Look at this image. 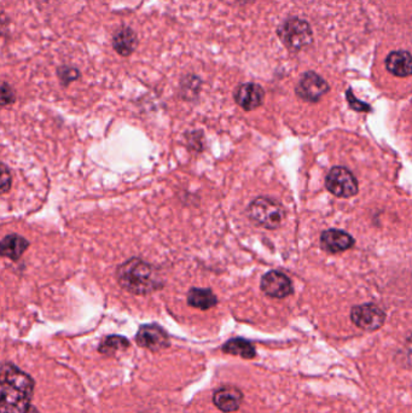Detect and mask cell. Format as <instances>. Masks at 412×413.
Here are the masks:
<instances>
[{
  "instance_id": "cell-5",
  "label": "cell",
  "mask_w": 412,
  "mask_h": 413,
  "mask_svg": "<svg viewBox=\"0 0 412 413\" xmlns=\"http://www.w3.org/2000/svg\"><path fill=\"white\" fill-rule=\"evenodd\" d=\"M326 189L336 197H353L358 194V182L344 167H334L326 177Z\"/></svg>"
},
{
  "instance_id": "cell-6",
  "label": "cell",
  "mask_w": 412,
  "mask_h": 413,
  "mask_svg": "<svg viewBox=\"0 0 412 413\" xmlns=\"http://www.w3.org/2000/svg\"><path fill=\"white\" fill-rule=\"evenodd\" d=\"M351 319L358 327H360L363 330L374 332L383 325L386 314L376 304H360L353 307Z\"/></svg>"
},
{
  "instance_id": "cell-7",
  "label": "cell",
  "mask_w": 412,
  "mask_h": 413,
  "mask_svg": "<svg viewBox=\"0 0 412 413\" xmlns=\"http://www.w3.org/2000/svg\"><path fill=\"white\" fill-rule=\"evenodd\" d=\"M295 91L303 100H308V102H317V100H321L326 92L329 91V85L318 74L308 72L301 77Z\"/></svg>"
},
{
  "instance_id": "cell-2",
  "label": "cell",
  "mask_w": 412,
  "mask_h": 413,
  "mask_svg": "<svg viewBox=\"0 0 412 413\" xmlns=\"http://www.w3.org/2000/svg\"><path fill=\"white\" fill-rule=\"evenodd\" d=\"M116 279L125 290L137 295L150 294L160 290L164 286V282L156 273L155 268L150 263L137 258H133L119 266L116 270Z\"/></svg>"
},
{
  "instance_id": "cell-15",
  "label": "cell",
  "mask_w": 412,
  "mask_h": 413,
  "mask_svg": "<svg viewBox=\"0 0 412 413\" xmlns=\"http://www.w3.org/2000/svg\"><path fill=\"white\" fill-rule=\"evenodd\" d=\"M29 242L24 237L13 233L8 235L3 238L0 251L4 258H9L11 260H19L23 253L28 249Z\"/></svg>"
},
{
  "instance_id": "cell-1",
  "label": "cell",
  "mask_w": 412,
  "mask_h": 413,
  "mask_svg": "<svg viewBox=\"0 0 412 413\" xmlns=\"http://www.w3.org/2000/svg\"><path fill=\"white\" fill-rule=\"evenodd\" d=\"M0 413H28L34 382L13 364H4L0 381Z\"/></svg>"
},
{
  "instance_id": "cell-21",
  "label": "cell",
  "mask_w": 412,
  "mask_h": 413,
  "mask_svg": "<svg viewBox=\"0 0 412 413\" xmlns=\"http://www.w3.org/2000/svg\"><path fill=\"white\" fill-rule=\"evenodd\" d=\"M1 194H6L11 187V174H10L8 167L3 164L1 166Z\"/></svg>"
},
{
  "instance_id": "cell-14",
  "label": "cell",
  "mask_w": 412,
  "mask_h": 413,
  "mask_svg": "<svg viewBox=\"0 0 412 413\" xmlns=\"http://www.w3.org/2000/svg\"><path fill=\"white\" fill-rule=\"evenodd\" d=\"M386 67L395 77H410L412 74V56L406 51H394L386 59Z\"/></svg>"
},
{
  "instance_id": "cell-9",
  "label": "cell",
  "mask_w": 412,
  "mask_h": 413,
  "mask_svg": "<svg viewBox=\"0 0 412 413\" xmlns=\"http://www.w3.org/2000/svg\"><path fill=\"white\" fill-rule=\"evenodd\" d=\"M137 343L147 350H160L170 345V337L162 327L156 324H149L139 329Z\"/></svg>"
},
{
  "instance_id": "cell-10",
  "label": "cell",
  "mask_w": 412,
  "mask_h": 413,
  "mask_svg": "<svg viewBox=\"0 0 412 413\" xmlns=\"http://www.w3.org/2000/svg\"><path fill=\"white\" fill-rule=\"evenodd\" d=\"M264 98H265L264 88L254 82L242 84L235 91L236 103L247 111L259 108L264 103Z\"/></svg>"
},
{
  "instance_id": "cell-19",
  "label": "cell",
  "mask_w": 412,
  "mask_h": 413,
  "mask_svg": "<svg viewBox=\"0 0 412 413\" xmlns=\"http://www.w3.org/2000/svg\"><path fill=\"white\" fill-rule=\"evenodd\" d=\"M57 75L60 77L61 82L67 86L70 82L75 81L77 79L80 77V72L78 69L73 68V67H67L63 65L61 68L57 69Z\"/></svg>"
},
{
  "instance_id": "cell-20",
  "label": "cell",
  "mask_w": 412,
  "mask_h": 413,
  "mask_svg": "<svg viewBox=\"0 0 412 413\" xmlns=\"http://www.w3.org/2000/svg\"><path fill=\"white\" fill-rule=\"evenodd\" d=\"M15 98L16 97H15L14 90L6 82H3V85H1V104L3 107L14 103Z\"/></svg>"
},
{
  "instance_id": "cell-11",
  "label": "cell",
  "mask_w": 412,
  "mask_h": 413,
  "mask_svg": "<svg viewBox=\"0 0 412 413\" xmlns=\"http://www.w3.org/2000/svg\"><path fill=\"white\" fill-rule=\"evenodd\" d=\"M321 243L323 249L331 254H336V253H342L351 249L354 244V240L351 235H348L347 232L341 231V230H328L322 233Z\"/></svg>"
},
{
  "instance_id": "cell-8",
  "label": "cell",
  "mask_w": 412,
  "mask_h": 413,
  "mask_svg": "<svg viewBox=\"0 0 412 413\" xmlns=\"http://www.w3.org/2000/svg\"><path fill=\"white\" fill-rule=\"evenodd\" d=\"M261 290L266 295L275 299H284L293 294L292 282L284 273L280 271H270L261 278Z\"/></svg>"
},
{
  "instance_id": "cell-12",
  "label": "cell",
  "mask_w": 412,
  "mask_h": 413,
  "mask_svg": "<svg viewBox=\"0 0 412 413\" xmlns=\"http://www.w3.org/2000/svg\"><path fill=\"white\" fill-rule=\"evenodd\" d=\"M243 394L235 387H221L214 393L213 401L223 412H235L241 407Z\"/></svg>"
},
{
  "instance_id": "cell-13",
  "label": "cell",
  "mask_w": 412,
  "mask_h": 413,
  "mask_svg": "<svg viewBox=\"0 0 412 413\" xmlns=\"http://www.w3.org/2000/svg\"><path fill=\"white\" fill-rule=\"evenodd\" d=\"M138 38L132 28L122 27L115 32L113 47L120 56L129 57L137 49Z\"/></svg>"
},
{
  "instance_id": "cell-17",
  "label": "cell",
  "mask_w": 412,
  "mask_h": 413,
  "mask_svg": "<svg viewBox=\"0 0 412 413\" xmlns=\"http://www.w3.org/2000/svg\"><path fill=\"white\" fill-rule=\"evenodd\" d=\"M223 350L228 354L239 355L244 359L255 357V348L249 341L244 338H232L223 345Z\"/></svg>"
},
{
  "instance_id": "cell-3",
  "label": "cell",
  "mask_w": 412,
  "mask_h": 413,
  "mask_svg": "<svg viewBox=\"0 0 412 413\" xmlns=\"http://www.w3.org/2000/svg\"><path fill=\"white\" fill-rule=\"evenodd\" d=\"M248 215L259 226L274 230L283 223L285 212L278 201L262 196L255 198L249 205Z\"/></svg>"
},
{
  "instance_id": "cell-4",
  "label": "cell",
  "mask_w": 412,
  "mask_h": 413,
  "mask_svg": "<svg viewBox=\"0 0 412 413\" xmlns=\"http://www.w3.org/2000/svg\"><path fill=\"white\" fill-rule=\"evenodd\" d=\"M278 36L292 50H300L312 40L311 28L306 21L300 19H289L280 26Z\"/></svg>"
},
{
  "instance_id": "cell-22",
  "label": "cell",
  "mask_w": 412,
  "mask_h": 413,
  "mask_svg": "<svg viewBox=\"0 0 412 413\" xmlns=\"http://www.w3.org/2000/svg\"><path fill=\"white\" fill-rule=\"evenodd\" d=\"M347 100L353 109L357 110V111H369V110H370V107H369V105L365 104V103H362V102H359V100L352 95V92L351 91L347 92Z\"/></svg>"
},
{
  "instance_id": "cell-18",
  "label": "cell",
  "mask_w": 412,
  "mask_h": 413,
  "mask_svg": "<svg viewBox=\"0 0 412 413\" xmlns=\"http://www.w3.org/2000/svg\"><path fill=\"white\" fill-rule=\"evenodd\" d=\"M129 345V341L122 336H108L102 341L100 352L103 354H115L120 350H125Z\"/></svg>"
},
{
  "instance_id": "cell-16",
  "label": "cell",
  "mask_w": 412,
  "mask_h": 413,
  "mask_svg": "<svg viewBox=\"0 0 412 413\" xmlns=\"http://www.w3.org/2000/svg\"><path fill=\"white\" fill-rule=\"evenodd\" d=\"M188 304L193 309L207 311L218 304V299L211 289L193 288L191 290L189 291Z\"/></svg>"
}]
</instances>
